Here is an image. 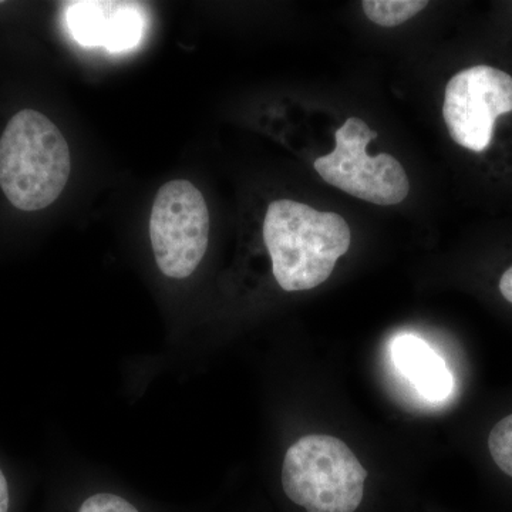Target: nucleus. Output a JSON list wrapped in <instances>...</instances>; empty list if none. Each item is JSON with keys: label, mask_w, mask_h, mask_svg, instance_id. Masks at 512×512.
Listing matches in <instances>:
<instances>
[{"label": "nucleus", "mask_w": 512, "mask_h": 512, "mask_svg": "<svg viewBox=\"0 0 512 512\" xmlns=\"http://www.w3.org/2000/svg\"><path fill=\"white\" fill-rule=\"evenodd\" d=\"M512 113V76L477 64L451 77L444 92L443 117L458 146L483 153L491 146L495 121Z\"/></svg>", "instance_id": "6"}, {"label": "nucleus", "mask_w": 512, "mask_h": 512, "mask_svg": "<svg viewBox=\"0 0 512 512\" xmlns=\"http://www.w3.org/2000/svg\"><path fill=\"white\" fill-rule=\"evenodd\" d=\"M376 137L365 121L350 117L335 133V150L315 161L316 173L359 200L384 207L400 204L409 195V177L390 154H367V146Z\"/></svg>", "instance_id": "4"}, {"label": "nucleus", "mask_w": 512, "mask_h": 512, "mask_svg": "<svg viewBox=\"0 0 512 512\" xmlns=\"http://www.w3.org/2000/svg\"><path fill=\"white\" fill-rule=\"evenodd\" d=\"M488 448L494 463L512 478V414L495 424L488 437Z\"/></svg>", "instance_id": "10"}, {"label": "nucleus", "mask_w": 512, "mask_h": 512, "mask_svg": "<svg viewBox=\"0 0 512 512\" xmlns=\"http://www.w3.org/2000/svg\"><path fill=\"white\" fill-rule=\"evenodd\" d=\"M10 494L8 480L0 470V512H9Z\"/></svg>", "instance_id": "12"}, {"label": "nucleus", "mask_w": 512, "mask_h": 512, "mask_svg": "<svg viewBox=\"0 0 512 512\" xmlns=\"http://www.w3.org/2000/svg\"><path fill=\"white\" fill-rule=\"evenodd\" d=\"M70 150L45 114L22 110L0 138V187L13 207L40 211L60 197L70 177Z\"/></svg>", "instance_id": "2"}, {"label": "nucleus", "mask_w": 512, "mask_h": 512, "mask_svg": "<svg viewBox=\"0 0 512 512\" xmlns=\"http://www.w3.org/2000/svg\"><path fill=\"white\" fill-rule=\"evenodd\" d=\"M262 232L272 272L286 292L309 291L328 281L352 244L345 218L292 200L269 204Z\"/></svg>", "instance_id": "1"}, {"label": "nucleus", "mask_w": 512, "mask_h": 512, "mask_svg": "<svg viewBox=\"0 0 512 512\" xmlns=\"http://www.w3.org/2000/svg\"><path fill=\"white\" fill-rule=\"evenodd\" d=\"M66 25L79 45L121 53L141 42L146 22L138 3L79 0L67 3Z\"/></svg>", "instance_id": "7"}, {"label": "nucleus", "mask_w": 512, "mask_h": 512, "mask_svg": "<svg viewBox=\"0 0 512 512\" xmlns=\"http://www.w3.org/2000/svg\"><path fill=\"white\" fill-rule=\"evenodd\" d=\"M390 353L400 375L429 402H444L454 389V379L444 360L426 340L414 335L394 338Z\"/></svg>", "instance_id": "8"}, {"label": "nucleus", "mask_w": 512, "mask_h": 512, "mask_svg": "<svg viewBox=\"0 0 512 512\" xmlns=\"http://www.w3.org/2000/svg\"><path fill=\"white\" fill-rule=\"evenodd\" d=\"M426 0H365L362 3L367 18L384 28H394L426 9Z\"/></svg>", "instance_id": "9"}, {"label": "nucleus", "mask_w": 512, "mask_h": 512, "mask_svg": "<svg viewBox=\"0 0 512 512\" xmlns=\"http://www.w3.org/2000/svg\"><path fill=\"white\" fill-rule=\"evenodd\" d=\"M77 512H140L136 505L117 494L90 495L80 504Z\"/></svg>", "instance_id": "11"}, {"label": "nucleus", "mask_w": 512, "mask_h": 512, "mask_svg": "<svg viewBox=\"0 0 512 512\" xmlns=\"http://www.w3.org/2000/svg\"><path fill=\"white\" fill-rule=\"evenodd\" d=\"M150 239L158 269L185 279L201 264L210 239V212L201 191L187 180L158 190L150 217Z\"/></svg>", "instance_id": "5"}, {"label": "nucleus", "mask_w": 512, "mask_h": 512, "mask_svg": "<svg viewBox=\"0 0 512 512\" xmlns=\"http://www.w3.org/2000/svg\"><path fill=\"white\" fill-rule=\"evenodd\" d=\"M500 292L508 302L512 303V266L501 276Z\"/></svg>", "instance_id": "13"}, {"label": "nucleus", "mask_w": 512, "mask_h": 512, "mask_svg": "<svg viewBox=\"0 0 512 512\" xmlns=\"http://www.w3.org/2000/svg\"><path fill=\"white\" fill-rule=\"evenodd\" d=\"M365 467L342 440L302 437L282 466L285 497L305 512H359L366 497Z\"/></svg>", "instance_id": "3"}]
</instances>
